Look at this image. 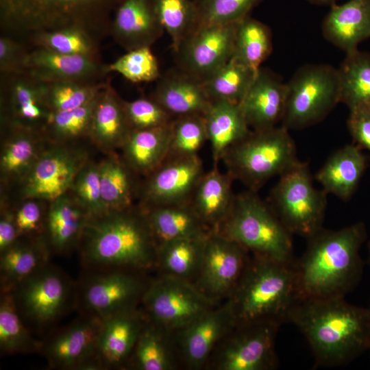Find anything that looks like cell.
Returning <instances> with one entry per match:
<instances>
[{
    "mask_svg": "<svg viewBox=\"0 0 370 370\" xmlns=\"http://www.w3.org/2000/svg\"><path fill=\"white\" fill-rule=\"evenodd\" d=\"M141 208L158 245L169 241L204 235L210 231L190 202Z\"/></svg>",
    "mask_w": 370,
    "mask_h": 370,
    "instance_id": "e575fe53",
    "label": "cell"
},
{
    "mask_svg": "<svg viewBox=\"0 0 370 370\" xmlns=\"http://www.w3.org/2000/svg\"><path fill=\"white\" fill-rule=\"evenodd\" d=\"M233 177L220 171L218 166L204 173L193 194L190 204L210 230H217L228 216L236 195L232 190Z\"/></svg>",
    "mask_w": 370,
    "mask_h": 370,
    "instance_id": "4dcf8cb0",
    "label": "cell"
},
{
    "mask_svg": "<svg viewBox=\"0 0 370 370\" xmlns=\"http://www.w3.org/2000/svg\"><path fill=\"white\" fill-rule=\"evenodd\" d=\"M26 71L42 82H68L98 84L108 73L101 59L80 55H65L42 48H32Z\"/></svg>",
    "mask_w": 370,
    "mask_h": 370,
    "instance_id": "44dd1931",
    "label": "cell"
},
{
    "mask_svg": "<svg viewBox=\"0 0 370 370\" xmlns=\"http://www.w3.org/2000/svg\"><path fill=\"white\" fill-rule=\"evenodd\" d=\"M90 216L69 191L49 203L44 238L52 253L77 249Z\"/></svg>",
    "mask_w": 370,
    "mask_h": 370,
    "instance_id": "4316f807",
    "label": "cell"
},
{
    "mask_svg": "<svg viewBox=\"0 0 370 370\" xmlns=\"http://www.w3.org/2000/svg\"><path fill=\"white\" fill-rule=\"evenodd\" d=\"M200 24H234L246 16L263 0H193Z\"/></svg>",
    "mask_w": 370,
    "mask_h": 370,
    "instance_id": "f907efd6",
    "label": "cell"
},
{
    "mask_svg": "<svg viewBox=\"0 0 370 370\" xmlns=\"http://www.w3.org/2000/svg\"><path fill=\"white\" fill-rule=\"evenodd\" d=\"M338 71L341 103L349 110L370 107V53L358 49L346 53Z\"/></svg>",
    "mask_w": 370,
    "mask_h": 370,
    "instance_id": "f35d334b",
    "label": "cell"
},
{
    "mask_svg": "<svg viewBox=\"0 0 370 370\" xmlns=\"http://www.w3.org/2000/svg\"><path fill=\"white\" fill-rule=\"evenodd\" d=\"M365 224L356 222L339 230L323 227L307 238L295 260L299 299L345 297L360 283L364 262L360 254L367 240Z\"/></svg>",
    "mask_w": 370,
    "mask_h": 370,
    "instance_id": "6da1fadb",
    "label": "cell"
},
{
    "mask_svg": "<svg viewBox=\"0 0 370 370\" xmlns=\"http://www.w3.org/2000/svg\"><path fill=\"white\" fill-rule=\"evenodd\" d=\"M69 192L90 217L109 211L101 193L98 162L89 160L77 174Z\"/></svg>",
    "mask_w": 370,
    "mask_h": 370,
    "instance_id": "681fc988",
    "label": "cell"
},
{
    "mask_svg": "<svg viewBox=\"0 0 370 370\" xmlns=\"http://www.w3.org/2000/svg\"><path fill=\"white\" fill-rule=\"evenodd\" d=\"M286 100V83L279 75L260 68L239 106L251 130L270 129L281 123Z\"/></svg>",
    "mask_w": 370,
    "mask_h": 370,
    "instance_id": "603a6c76",
    "label": "cell"
},
{
    "mask_svg": "<svg viewBox=\"0 0 370 370\" xmlns=\"http://www.w3.org/2000/svg\"><path fill=\"white\" fill-rule=\"evenodd\" d=\"M368 308H369V347H368V349L370 352V305L368 307Z\"/></svg>",
    "mask_w": 370,
    "mask_h": 370,
    "instance_id": "680465c9",
    "label": "cell"
},
{
    "mask_svg": "<svg viewBox=\"0 0 370 370\" xmlns=\"http://www.w3.org/2000/svg\"><path fill=\"white\" fill-rule=\"evenodd\" d=\"M123 269H84L76 282V308L81 314L104 319L136 308L148 285L137 274Z\"/></svg>",
    "mask_w": 370,
    "mask_h": 370,
    "instance_id": "8fae6325",
    "label": "cell"
},
{
    "mask_svg": "<svg viewBox=\"0 0 370 370\" xmlns=\"http://www.w3.org/2000/svg\"><path fill=\"white\" fill-rule=\"evenodd\" d=\"M338 69L306 64L286 83V107L281 124L289 131L322 121L341 103Z\"/></svg>",
    "mask_w": 370,
    "mask_h": 370,
    "instance_id": "ba28073f",
    "label": "cell"
},
{
    "mask_svg": "<svg viewBox=\"0 0 370 370\" xmlns=\"http://www.w3.org/2000/svg\"><path fill=\"white\" fill-rule=\"evenodd\" d=\"M217 231L254 256L283 262L295 261L293 234L256 191L236 195L228 216Z\"/></svg>",
    "mask_w": 370,
    "mask_h": 370,
    "instance_id": "8992f818",
    "label": "cell"
},
{
    "mask_svg": "<svg viewBox=\"0 0 370 370\" xmlns=\"http://www.w3.org/2000/svg\"><path fill=\"white\" fill-rule=\"evenodd\" d=\"M97 97L79 108L51 112L42 133L51 143H73L86 138L92 121Z\"/></svg>",
    "mask_w": 370,
    "mask_h": 370,
    "instance_id": "b9f144b4",
    "label": "cell"
},
{
    "mask_svg": "<svg viewBox=\"0 0 370 370\" xmlns=\"http://www.w3.org/2000/svg\"><path fill=\"white\" fill-rule=\"evenodd\" d=\"M31 48L10 36H0V73L26 71V62Z\"/></svg>",
    "mask_w": 370,
    "mask_h": 370,
    "instance_id": "db71d44e",
    "label": "cell"
},
{
    "mask_svg": "<svg viewBox=\"0 0 370 370\" xmlns=\"http://www.w3.org/2000/svg\"><path fill=\"white\" fill-rule=\"evenodd\" d=\"M122 0H0L1 34L25 44L35 35L79 28L98 42L110 36L111 14Z\"/></svg>",
    "mask_w": 370,
    "mask_h": 370,
    "instance_id": "277c9868",
    "label": "cell"
},
{
    "mask_svg": "<svg viewBox=\"0 0 370 370\" xmlns=\"http://www.w3.org/2000/svg\"><path fill=\"white\" fill-rule=\"evenodd\" d=\"M42 341L34 338L10 293H1L0 351L5 355L40 352Z\"/></svg>",
    "mask_w": 370,
    "mask_h": 370,
    "instance_id": "ab89813d",
    "label": "cell"
},
{
    "mask_svg": "<svg viewBox=\"0 0 370 370\" xmlns=\"http://www.w3.org/2000/svg\"><path fill=\"white\" fill-rule=\"evenodd\" d=\"M347 127L353 143L370 152V107L349 110Z\"/></svg>",
    "mask_w": 370,
    "mask_h": 370,
    "instance_id": "11a10c76",
    "label": "cell"
},
{
    "mask_svg": "<svg viewBox=\"0 0 370 370\" xmlns=\"http://www.w3.org/2000/svg\"><path fill=\"white\" fill-rule=\"evenodd\" d=\"M32 48H42L65 55H80L101 59L99 42L82 29L64 28L34 36L27 42Z\"/></svg>",
    "mask_w": 370,
    "mask_h": 370,
    "instance_id": "f6af8a7d",
    "label": "cell"
},
{
    "mask_svg": "<svg viewBox=\"0 0 370 370\" xmlns=\"http://www.w3.org/2000/svg\"><path fill=\"white\" fill-rule=\"evenodd\" d=\"M52 253L42 237H20L0 253L1 293H9L47 264Z\"/></svg>",
    "mask_w": 370,
    "mask_h": 370,
    "instance_id": "1f68e13d",
    "label": "cell"
},
{
    "mask_svg": "<svg viewBox=\"0 0 370 370\" xmlns=\"http://www.w3.org/2000/svg\"><path fill=\"white\" fill-rule=\"evenodd\" d=\"M281 324L269 321L236 325L227 336L217 367L221 370H269L277 367L275 338Z\"/></svg>",
    "mask_w": 370,
    "mask_h": 370,
    "instance_id": "5bb4252c",
    "label": "cell"
},
{
    "mask_svg": "<svg viewBox=\"0 0 370 370\" xmlns=\"http://www.w3.org/2000/svg\"><path fill=\"white\" fill-rule=\"evenodd\" d=\"M295 262L254 256L230 296L236 325L269 321L288 322L299 299Z\"/></svg>",
    "mask_w": 370,
    "mask_h": 370,
    "instance_id": "5b68a950",
    "label": "cell"
},
{
    "mask_svg": "<svg viewBox=\"0 0 370 370\" xmlns=\"http://www.w3.org/2000/svg\"><path fill=\"white\" fill-rule=\"evenodd\" d=\"M51 113L43 97V83L28 72L0 73L1 125L42 132Z\"/></svg>",
    "mask_w": 370,
    "mask_h": 370,
    "instance_id": "ac0fdd59",
    "label": "cell"
},
{
    "mask_svg": "<svg viewBox=\"0 0 370 370\" xmlns=\"http://www.w3.org/2000/svg\"><path fill=\"white\" fill-rule=\"evenodd\" d=\"M163 330L147 319L128 364L130 362L134 369L138 370L172 369L173 360Z\"/></svg>",
    "mask_w": 370,
    "mask_h": 370,
    "instance_id": "ee69618b",
    "label": "cell"
},
{
    "mask_svg": "<svg viewBox=\"0 0 370 370\" xmlns=\"http://www.w3.org/2000/svg\"><path fill=\"white\" fill-rule=\"evenodd\" d=\"M102 197L108 210H124L134 206L140 185L138 176L117 153L105 155L98 162Z\"/></svg>",
    "mask_w": 370,
    "mask_h": 370,
    "instance_id": "d590c367",
    "label": "cell"
},
{
    "mask_svg": "<svg viewBox=\"0 0 370 370\" xmlns=\"http://www.w3.org/2000/svg\"><path fill=\"white\" fill-rule=\"evenodd\" d=\"M152 0H122L112 20L110 36L126 51L151 47L163 34Z\"/></svg>",
    "mask_w": 370,
    "mask_h": 370,
    "instance_id": "d4e9b609",
    "label": "cell"
},
{
    "mask_svg": "<svg viewBox=\"0 0 370 370\" xmlns=\"http://www.w3.org/2000/svg\"><path fill=\"white\" fill-rule=\"evenodd\" d=\"M288 322L304 336L317 366L349 364L369 347V308L351 304L345 297L298 299Z\"/></svg>",
    "mask_w": 370,
    "mask_h": 370,
    "instance_id": "7a4b0ae2",
    "label": "cell"
},
{
    "mask_svg": "<svg viewBox=\"0 0 370 370\" xmlns=\"http://www.w3.org/2000/svg\"><path fill=\"white\" fill-rule=\"evenodd\" d=\"M9 293L25 323L38 330L52 325L76 308V282L50 262Z\"/></svg>",
    "mask_w": 370,
    "mask_h": 370,
    "instance_id": "30bf717a",
    "label": "cell"
},
{
    "mask_svg": "<svg viewBox=\"0 0 370 370\" xmlns=\"http://www.w3.org/2000/svg\"><path fill=\"white\" fill-rule=\"evenodd\" d=\"M309 3L317 5H330L336 4L338 0H307Z\"/></svg>",
    "mask_w": 370,
    "mask_h": 370,
    "instance_id": "6f0895ef",
    "label": "cell"
},
{
    "mask_svg": "<svg viewBox=\"0 0 370 370\" xmlns=\"http://www.w3.org/2000/svg\"><path fill=\"white\" fill-rule=\"evenodd\" d=\"M141 303L147 319L164 330L183 328L213 305L197 286L166 274L148 283Z\"/></svg>",
    "mask_w": 370,
    "mask_h": 370,
    "instance_id": "7c38bea8",
    "label": "cell"
},
{
    "mask_svg": "<svg viewBox=\"0 0 370 370\" xmlns=\"http://www.w3.org/2000/svg\"><path fill=\"white\" fill-rule=\"evenodd\" d=\"M156 15L164 32L170 36L175 51L199 25L193 0H152Z\"/></svg>",
    "mask_w": 370,
    "mask_h": 370,
    "instance_id": "7bdbcfd3",
    "label": "cell"
},
{
    "mask_svg": "<svg viewBox=\"0 0 370 370\" xmlns=\"http://www.w3.org/2000/svg\"><path fill=\"white\" fill-rule=\"evenodd\" d=\"M90 159L84 147L73 143H51L15 186L18 199L37 198L51 202L68 193L81 169Z\"/></svg>",
    "mask_w": 370,
    "mask_h": 370,
    "instance_id": "4fadbf2b",
    "label": "cell"
},
{
    "mask_svg": "<svg viewBox=\"0 0 370 370\" xmlns=\"http://www.w3.org/2000/svg\"><path fill=\"white\" fill-rule=\"evenodd\" d=\"M171 126L172 123L164 127L130 132L120 149L121 156L138 175L147 176L168 158Z\"/></svg>",
    "mask_w": 370,
    "mask_h": 370,
    "instance_id": "836d02e7",
    "label": "cell"
},
{
    "mask_svg": "<svg viewBox=\"0 0 370 370\" xmlns=\"http://www.w3.org/2000/svg\"><path fill=\"white\" fill-rule=\"evenodd\" d=\"M151 97L174 118L204 115L211 100L201 81L178 69L160 77Z\"/></svg>",
    "mask_w": 370,
    "mask_h": 370,
    "instance_id": "f546056e",
    "label": "cell"
},
{
    "mask_svg": "<svg viewBox=\"0 0 370 370\" xmlns=\"http://www.w3.org/2000/svg\"><path fill=\"white\" fill-rule=\"evenodd\" d=\"M208 141L204 115L192 114L174 118L169 157L197 155Z\"/></svg>",
    "mask_w": 370,
    "mask_h": 370,
    "instance_id": "7dc6e473",
    "label": "cell"
},
{
    "mask_svg": "<svg viewBox=\"0 0 370 370\" xmlns=\"http://www.w3.org/2000/svg\"><path fill=\"white\" fill-rule=\"evenodd\" d=\"M0 179L2 193L15 187L49 144L42 132L1 125Z\"/></svg>",
    "mask_w": 370,
    "mask_h": 370,
    "instance_id": "7402d4cb",
    "label": "cell"
},
{
    "mask_svg": "<svg viewBox=\"0 0 370 370\" xmlns=\"http://www.w3.org/2000/svg\"><path fill=\"white\" fill-rule=\"evenodd\" d=\"M19 238L12 204L6 195L1 194L0 253L12 245Z\"/></svg>",
    "mask_w": 370,
    "mask_h": 370,
    "instance_id": "9f6ffc18",
    "label": "cell"
},
{
    "mask_svg": "<svg viewBox=\"0 0 370 370\" xmlns=\"http://www.w3.org/2000/svg\"><path fill=\"white\" fill-rule=\"evenodd\" d=\"M272 49V34L267 25L249 16L236 23L231 59L258 71Z\"/></svg>",
    "mask_w": 370,
    "mask_h": 370,
    "instance_id": "74e56055",
    "label": "cell"
},
{
    "mask_svg": "<svg viewBox=\"0 0 370 370\" xmlns=\"http://www.w3.org/2000/svg\"><path fill=\"white\" fill-rule=\"evenodd\" d=\"M109 73L121 74L134 83L149 82L160 77L158 62L151 47L135 49L108 64Z\"/></svg>",
    "mask_w": 370,
    "mask_h": 370,
    "instance_id": "c3c4849f",
    "label": "cell"
},
{
    "mask_svg": "<svg viewBox=\"0 0 370 370\" xmlns=\"http://www.w3.org/2000/svg\"><path fill=\"white\" fill-rule=\"evenodd\" d=\"M368 250H369L368 264L370 267V241H369V243H368Z\"/></svg>",
    "mask_w": 370,
    "mask_h": 370,
    "instance_id": "91938a15",
    "label": "cell"
},
{
    "mask_svg": "<svg viewBox=\"0 0 370 370\" xmlns=\"http://www.w3.org/2000/svg\"><path fill=\"white\" fill-rule=\"evenodd\" d=\"M106 82L105 81L98 84L42 82L44 100L51 112L75 109L95 99Z\"/></svg>",
    "mask_w": 370,
    "mask_h": 370,
    "instance_id": "bcb514c9",
    "label": "cell"
},
{
    "mask_svg": "<svg viewBox=\"0 0 370 370\" xmlns=\"http://www.w3.org/2000/svg\"><path fill=\"white\" fill-rule=\"evenodd\" d=\"M204 174L197 155L168 158L145 177L140 184L139 206L143 208L189 203Z\"/></svg>",
    "mask_w": 370,
    "mask_h": 370,
    "instance_id": "9a60e30c",
    "label": "cell"
},
{
    "mask_svg": "<svg viewBox=\"0 0 370 370\" xmlns=\"http://www.w3.org/2000/svg\"><path fill=\"white\" fill-rule=\"evenodd\" d=\"M147 320L137 308L102 319L95 354L88 370L119 369L128 364Z\"/></svg>",
    "mask_w": 370,
    "mask_h": 370,
    "instance_id": "ffe728a7",
    "label": "cell"
},
{
    "mask_svg": "<svg viewBox=\"0 0 370 370\" xmlns=\"http://www.w3.org/2000/svg\"><path fill=\"white\" fill-rule=\"evenodd\" d=\"M369 164L367 156L352 143L334 151L315 174L328 194L344 201L355 193Z\"/></svg>",
    "mask_w": 370,
    "mask_h": 370,
    "instance_id": "f1b7e54d",
    "label": "cell"
},
{
    "mask_svg": "<svg viewBox=\"0 0 370 370\" xmlns=\"http://www.w3.org/2000/svg\"><path fill=\"white\" fill-rule=\"evenodd\" d=\"M209 232L159 244L158 265L166 275L186 280L198 275Z\"/></svg>",
    "mask_w": 370,
    "mask_h": 370,
    "instance_id": "8d00e7d4",
    "label": "cell"
},
{
    "mask_svg": "<svg viewBox=\"0 0 370 370\" xmlns=\"http://www.w3.org/2000/svg\"><path fill=\"white\" fill-rule=\"evenodd\" d=\"M77 250L84 269L142 271L158 265V245L139 205L90 217Z\"/></svg>",
    "mask_w": 370,
    "mask_h": 370,
    "instance_id": "3957f363",
    "label": "cell"
},
{
    "mask_svg": "<svg viewBox=\"0 0 370 370\" xmlns=\"http://www.w3.org/2000/svg\"><path fill=\"white\" fill-rule=\"evenodd\" d=\"M230 299L221 308H211L182 328L181 346L187 364L201 367L217 342L235 328Z\"/></svg>",
    "mask_w": 370,
    "mask_h": 370,
    "instance_id": "cb8c5ba5",
    "label": "cell"
},
{
    "mask_svg": "<svg viewBox=\"0 0 370 370\" xmlns=\"http://www.w3.org/2000/svg\"><path fill=\"white\" fill-rule=\"evenodd\" d=\"M132 129L122 99L110 81L97 95L88 140L105 155L116 153Z\"/></svg>",
    "mask_w": 370,
    "mask_h": 370,
    "instance_id": "484cf974",
    "label": "cell"
},
{
    "mask_svg": "<svg viewBox=\"0 0 370 370\" xmlns=\"http://www.w3.org/2000/svg\"><path fill=\"white\" fill-rule=\"evenodd\" d=\"M321 30L323 37L345 53L370 38V0H349L334 4L325 16Z\"/></svg>",
    "mask_w": 370,
    "mask_h": 370,
    "instance_id": "83f0119b",
    "label": "cell"
},
{
    "mask_svg": "<svg viewBox=\"0 0 370 370\" xmlns=\"http://www.w3.org/2000/svg\"><path fill=\"white\" fill-rule=\"evenodd\" d=\"M257 71L230 59L201 82L211 101H227L239 104Z\"/></svg>",
    "mask_w": 370,
    "mask_h": 370,
    "instance_id": "60d3db41",
    "label": "cell"
},
{
    "mask_svg": "<svg viewBox=\"0 0 370 370\" xmlns=\"http://www.w3.org/2000/svg\"><path fill=\"white\" fill-rule=\"evenodd\" d=\"M223 160L234 180L256 192L267 181L280 176L300 161L289 130L282 125L251 130L229 149Z\"/></svg>",
    "mask_w": 370,
    "mask_h": 370,
    "instance_id": "52a82bcc",
    "label": "cell"
},
{
    "mask_svg": "<svg viewBox=\"0 0 370 370\" xmlns=\"http://www.w3.org/2000/svg\"><path fill=\"white\" fill-rule=\"evenodd\" d=\"M124 107L132 130L167 126L174 119V117L152 97H140L132 101L124 100Z\"/></svg>",
    "mask_w": 370,
    "mask_h": 370,
    "instance_id": "816d5d0a",
    "label": "cell"
},
{
    "mask_svg": "<svg viewBox=\"0 0 370 370\" xmlns=\"http://www.w3.org/2000/svg\"><path fill=\"white\" fill-rule=\"evenodd\" d=\"M49 203L37 198H25L12 204L20 237H44Z\"/></svg>",
    "mask_w": 370,
    "mask_h": 370,
    "instance_id": "f5cc1de1",
    "label": "cell"
},
{
    "mask_svg": "<svg viewBox=\"0 0 370 370\" xmlns=\"http://www.w3.org/2000/svg\"><path fill=\"white\" fill-rule=\"evenodd\" d=\"M247 251L217 230L206 238L197 287L206 295L230 296L248 264Z\"/></svg>",
    "mask_w": 370,
    "mask_h": 370,
    "instance_id": "e0dca14e",
    "label": "cell"
},
{
    "mask_svg": "<svg viewBox=\"0 0 370 370\" xmlns=\"http://www.w3.org/2000/svg\"><path fill=\"white\" fill-rule=\"evenodd\" d=\"M102 319L81 317L42 341L40 353L51 369L85 370L92 360Z\"/></svg>",
    "mask_w": 370,
    "mask_h": 370,
    "instance_id": "d6986e66",
    "label": "cell"
},
{
    "mask_svg": "<svg viewBox=\"0 0 370 370\" xmlns=\"http://www.w3.org/2000/svg\"><path fill=\"white\" fill-rule=\"evenodd\" d=\"M236 23L200 24L174 51L178 69L202 82L227 63L233 53Z\"/></svg>",
    "mask_w": 370,
    "mask_h": 370,
    "instance_id": "2e32d148",
    "label": "cell"
},
{
    "mask_svg": "<svg viewBox=\"0 0 370 370\" xmlns=\"http://www.w3.org/2000/svg\"><path fill=\"white\" fill-rule=\"evenodd\" d=\"M279 177L269 204L293 235L307 238L323 227L328 193L314 187L307 162L299 161Z\"/></svg>",
    "mask_w": 370,
    "mask_h": 370,
    "instance_id": "9c48e42d",
    "label": "cell"
},
{
    "mask_svg": "<svg viewBox=\"0 0 370 370\" xmlns=\"http://www.w3.org/2000/svg\"><path fill=\"white\" fill-rule=\"evenodd\" d=\"M214 166L251 131L238 103L213 101L204 114Z\"/></svg>",
    "mask_w": 370,
    "mask_h": 370,
    "instance_id": "d6a6232c",
    "label": "cell"
}]
</instances>
